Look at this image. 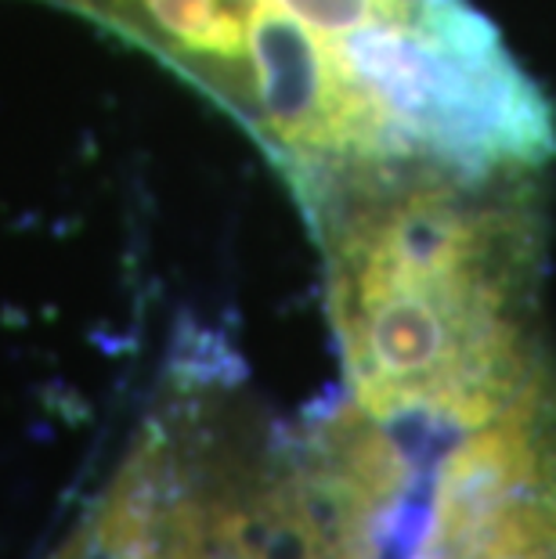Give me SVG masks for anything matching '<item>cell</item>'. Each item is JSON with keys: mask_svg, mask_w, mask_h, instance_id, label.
Returning a JSON list of instances; mask_svg holds the SVG:
<instances>
[{"mask_svg": "<svg viewBox=\"0 0 556 559\" xmlns=\"http://www.w3.org/2000/svg\"><path fill=\"white\" fill-rule=\"evenodd\" d=\"M539 174L380 163L293 192L322 253L354 408L481 423L553 365Z\"/></svg>", "mask_w": 556, "mask_h": 559, "instance_id": "7a4b0ae2", "label": "cell"}, {"mask_svg": "<svg viewBox=\"0 0 556 559\" xmlns=\"http://www.w3.org/2000/svg\"><path fill=\"white\" fill-rule=\"evenodd\" d=\"M206 94L289 192L380 163L546 170L556 112L470 0H47Z\"/></svg>", "mask_w": 556, "mask_h": 559, "instance_id": "6da1fadb", "label": "cell"}, {"mask_svg": "<svg viewBox=\"0 0 556 559\" xmlns=\"http://www.w3.org/2000/svg\"><path fill=\"white\" fill-rule=\"evenodd\" d=\"M405 480L383 538L401 559H556V365L484 423L398 437Z\"/></svg>", "mask_w": 556, "mask_h": 559, "instance_id": "3957f363", "label": "cell"}]
</instances>
